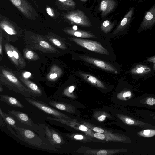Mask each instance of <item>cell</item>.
Listing matches in <instances>:
<instances>
[{
	"mask_svg": "<svg viewBox=\"0 0 155 155\" xmlns=\"http://www.w3.org/2000/svg\"><path fill=\"white\" fill-rule=\"evenodd\" d=\"M117 116L124 123L129 125L137 126L143 129L155 128V125L145 122L127 115L117 114Z\"/></svg>",
	"mask_w": 155,
	"mask_h": 155,
	"instance_id": "obj_8",
	"label": "cell"
},
{
	"mask_svg": "<svg viewBox=\"0 0 155 155\" xmlns=\"http://www.w3.org/2000/svg\"><path fill=\"white\" fill-rule=\"evenodd\" d=\"M137 135L140 137L149 138L155 136V128L143 129L137 133Z\"/></svg>",
	"mask_w": 155,
	"mask_h": 155,
	"instance_id": "obj_24",
	"label": "cell"
},
{
	"mask_svg": "<svg viewBox=\"0 0 155 155\" xmlns=\"http://www.w3.org/2000/svg\"><path fill=\"white\" fill-rule=\"evenodd\" d=\"M8 113L15 116L21 123L29 127L31 130L35 132L37 130L38 125L35 124L32 120L26 113L14 110L9 111Z\"/></svg>",
	"mask_w": 155,
	"mask_h": 155,
	"instance_id": "obj_9",
	"label": "cell"
},
{
	"mask_svg": "<svg viewBox=\"0 0 155 155\" xmlns=\"http://www.w3.org/2000/svg\"><path fill=\"white\" fill-rule=\"evenodd\" d=\"M46 11L48 14L51 16H53V14L52 13L51 9L48 7L46 8Z\"/></svg>",
	"mask_w": 155,
	"mask_h": 155,
	"instance_id": "obj_39",
	"label": "cell"
},
{
	"mask_svg": "<svg viewBox=\"0 0 155 155\" xmlns=\"http://www.w3.org/2000/svg\"><path fill=\"white\" fill-rule=\"evenodd\" d=\"M0 92L1 93H2L3 92L2 87L1 85H0Z\"/></svg>",
	"mask_w": 155,
	"mask_h": 155,
	"instance_id": "obj_43",
	"label": "cell"
},
{
	"mask_svg": "<svg viewBox=\"0 0 155 155\" xmlns=\"http://www.w3.org/2000/svg\"><path fill=\"white\" fill-rule=\"evenodd\" d=\"M133 105L155 110V95L142 96L133 99Z\"/></svg>",
	"mask_w": 155,
	"mask_h": 155,
	"instance_id": "obj_10",
	"label": "cell"
},
{
	"mask_svg": "<svg viewBox=\"0 0 155 155\" xmlns=\"http://www.w3.org/2000/svg\"><path fill=\"white\" fill-rule=\"evenodd\" d=\"M113 26V24L108 20H106L103 23L101 28L103 32L107 33L110 31Z\"/></svg>",
	"mask_w": 155,
	"mask_h": 155,
	"instance_id": "obj_30",
	"label": "cell"
},
{
	"mask_svg": "<svg viewBox=\"0 0 155 155\" xmlns=\"http://www.w3.org/2000/svg\"><path fill=\"white\" fill-rule=\"evenodd\" d=\"M64 31L70 35L77 37L86 38H96V37L95 35L84 31H77L70 29H66Z\"/></svg>",
	"mask_w": 155,
	"mask_h": 155,
	"instance_id": "obj_21",
	"label": "cell"
},
{
	"mask_svg": "<svg viewBox=\"0 0 155 155\" xmlns=\"http://www.w3.org/2000/svg\"><path fill=\"white\" fill-rule=\"evenodd\" d=\"M155 25V3L146 12L138 31L151 28Z\"/></svg>",
	"mask_w": 155,
	"mask_h": 155,
	"instance_id": "obj_7",
	"label": "cell"
},
{
	"mask_svg": "<svg viewBox=\"0 0 155 155\" xmlns=\"http://www.w3.org/2000/svg\"><path fill=\"white\" fill-rule=\"evenodd\" d=\"M145 0H134L135 1H136L138 2H142Z\"/></svg>",
	"mask_w": 155,
	"mask_h": 155,
	"instance_id": "obj_44",
	"label": "cell"
},
{
	"mask_svg": "<svg viewBox=\"0 0 155 155\" xmlns=\"http://www.w3.org/2000/svg\"><path fill=\"white\" fill-rule=\"evenodd\" d=\"M1 71L3 76L8 81V82H4L3 84L8 88L18 93L24 97L36 99L32 96L30 91L13 74L3 69H1Z\"/></svg>",
	"mask_w": 155,
	"mask_h": 155,
	"instance_id": "obj_3",
	"label": "cell"
},
{
	"mask_svg": "<svg viewBox=\"0 0 155 155\" xmlns=\"http://www.w3.org/2000/svg\"><path fill=\"white\" fill-rule=\"evenodd\" d=\"M5 48L6 53L12 62L16 65L18 66L19 64L15 58L12 50L10 47V45L6 43L5 45Z\"/></svg>",
	"mask_w": 155,
	"mask_h": 155,
	"instance_id": "obj_25",
	"label": "cell"
},
{
	"mask_svg": "<svg viewBox=\"0 0 155 155\" xmlns=\"http://www.w3.org/2000/svg\"><path fill=\"white\" fill-rule=\"evenodd\" d=\"M14 129L18 138L31 146L47 151L57 152L58 150L44 137L30 129L17 126Z\"/></svg>",
	"mask_w": 155,
	"mask_h": 155,
	"instance_id": "obj_1",
	"label": "cell"
},
{
	"mask_svg": "<svg viewBox=\"0 0 155 155\" xmlns=\"http://www.w3.org/2000/svg\"><path fill=\"white\" fill-rule=\"evenodd\" d=\"M71 39L78 45L88 50L102 54H109L106 49L97 41L76 38H72Z\"/></svg>",
	"mask_w": 155,
	"mask_h": 155,
	"instance_id": "obj_5",
	"label": "cell"
},
{
	"mask_svg": "<svg viewBox=\"0 0 155 155\" xmlns=\"http://www.w3.org/2000/svg\"><path fill=\"white\" fill-rule=\"evenodd\" d=\"M58 77V75L56 73H52L51 74L49 75V78L51 79H53L56 78Z\"/></svg>",
	"mask_w": 155,
	"mask_h": 155,
	"instance_id": "obj_38",
	"label": "cell"
},
{
	"mask_svg": "<svg viewBox=\"0 0 155 155\" xmlns=\"http://www.w3.org/2000/svg\"><path fill=\"white\" fill-rule=\"evenodd\" d=\"M66 18L71 22L77 25L85 26L91 25L89 19L82 11L77 10L67 14Z\"/></svg>",
	"mask_w": 155,
	"mask_h": 155,
	"instance_id": "obj_6",
	"label": "cell"
},
{
	"mask_svg": "<svg viewBox=\"0 0 155 155\" xmlns=\"http://www.w3.org/2000/svg\"><path fill=\"white\" fill-rule=\"evenodd\" d=\"M24 99L32 105L53 117L70 120H74L48 104L42 101L25 97H24Z\"/></svg>",
	"mask_w": 155,
	"mask_h": 155,
	"instance_id": "obj_4",
	"label": "cell"
},
{
	"mask_svg": "<svg viewBox=\"0 0 155 155\" xmlns=\"http://www.w3.org/2000/svg\"><path fill=\"white\" fill-rule=\"evenodd\" d=\"M1 26L3 29L8 34L11 35L16 34L15 31L9 26L4 24Z\"/></svg>",
	"mask_w": 155,
	"mask_h": 155,
	"instance_id": "obj_33",
	"label": "cell"
},
{
	"mask_svg": "<svg viewBox=\"0 0 155 155\" xmlns=\"http://www.w3.org/2000/svg\"><path fill=\"white\" fill-rule=\"evenodd\" d=\"M94 137L100 140L106 141H115L130 143V139L126 136L118 135L112 132L103 134L97 132L94 133Z\"/></svg>",
	"mask_w": 155,
	"mask_h": 155,
	"instance_id": "obj_11",
	"label": "cell"
},
{
	"mask_svg": "<svg viewBox=\"0 0 155 155\" xmlns=\"http://www.w3.org/2000/svg\"><path fill=\"white\" fill-rule=\"evenodd\" d=\"M24 53L25 57L28 60H35L39 58V57L37 54L30 50L27 49H25Z\"/></svg>",
	"mask_w": 155,
	"mask_h": 155,
	"instance_id": "obj_29",
	"label": "cell"
},
{
	"mask_svg": "<svg viewBox=\"0 0 155 155\" xmlns=\"http://www.w3.org/2000/svg\"><path fill=\"white\" fill-rule=\"evenodd\" d=\"M78 29L77 27L76 26H74L73 27V29L74 30H77Z\"/></svg>",
	"mask_w": 155,
	"mask_h": 155,
	"instance_id": "obj_42",
	"label": "cell"
},
{
	"mask_svg": "<svg viewBox=\"0 0 155 155\" xmlns=\"http://www.w3.org/2000/svg\"><path fill=\"white\" fill-rule=\"evenodd\" d=\"M116 2L115 0H102L101 2L100 9L102 12V15H106L115 7Z\"/></svg>",
	"mask_w": 155,
	"mask_h": 155,
	"instance_id": "obj_17",
	"label": "cell"
},
{
	"mask_svg": "<svg viewBox=\"0 0 155 155\" xmlns=\"http://www.w3.org/2000/svg\"><path fill=\"white\" fill-rule=\"evenodd\" d=\"M34 42L39 49L45 52H55L56 49L44 38L38 36L35 37Z\"/></svg>",
	"mask_w": 155,
	"mask_h": 155,
	"instance_id": "obj_15",
	"label": "cell"
},
{
	"mask_svg": "<svg viewBox=\"0 0 155 155\" xmlns=\"http://www.w3.org/2000/svg\"><path fill=\"white\" fill-rule=\"evenodd\" d=\"M2 36L1 33L0 34V54L1 55L2 54Z\"/></svg>",
	"mask_w": 155,
	"mask_h": 155,
	"instance_id": "obj_37",
	"label": "cell"
},
{
	"mask_svg": "<svg viewBox=\"0 0 155 155\" xmlns=\"http://www.w3.org/2000/svg\"><path fill=\"white\" fill-rule=\"evenodd\" d=\"M0 124L2 126H3L5 125V122L2 117V116L0 115Z\"/></svg>",
	"mask_w": 155,
	"mask_h": 155,
	"instance_id": "obj_41",
	"label": "cell"
},
{
	"mask_svg": "<svg viewBox=\"0 0 155 155\" xmlns=\"http://www.w3.org/2000/svg\"><path fill=\"white\" fill-rule=\"evenodd\" d=\"M65 135L68 137L73 140L81 141H86V140H87L88 139H89L91 137L89 136H86L82 134H65Z\"/></svg>",
	"mask_w": 155,
	"mask_h": 155,
	"instance_id": "obj_26",
	"label": "cell"
},
{
	"mask_svg": "<svg viewBox=\"0 0 155 155\" xmlns=\"http://www.w3.org/2000/svg\"><path fill=\"white\" fill-rule=\"evenodd\" d=\"M146 61L153 63V68L155 70V56L148 58Z\"/></svg>",
	"mask_w": 155,
	"mask_h": 155,
	"instance_id": "obj_35",
	"label": "cell"
},
{
	"mask_svg": "<svg viewBox=\"0 0 155 155\" xmlns=\"http://www.w3.org/2000/svg\"><path fill=\"white\" fill-rule=\"evenodd\" d=\"M96 112L98 114V116L97 115L94 116L96 117L97 120L100 122L104 121L107 117H109V116H110L106 112Z\"/></svg>",
	"mask_w": 155,
	"mask_h": 155,
	"instance_id": "obj_32",
	"label": "cell"
},
{
	"mask_svg": "<svg viewBox=\"0 0 155 155\" xmlns=\"http://www.w3.org/2000/svg\"><path fill=\"white\" fill-rule=\"evenodd\" d=\"M49 40L58 47L62 49L66 48L65 45L59 39L54 37H50L48 38Z\"/></svg>",
	"mask_w": 155,
	"mask_h": 155,
	"instance_id": "obj_31",
	"label": "cell"
},
{
	"mask_svg": "<svg viewBox=\"0 0 155 155\" xmlns=\"http://www.w3.org/2000/svg\"><path fill=\"white\" fill-rule=\"evenodd\" d=\"M9 45L13 51L14 55L15 58L17 61L20 66L21 67H24L25 65V61L20 52L12 45L10 44Z\"/></svg>",
	"mask_w": 155,
	"mask_h": 155,
	"instance_id": "obj_23",
	"label": "cell"
},
{
	"mask_svg": "<svg viewBox=\"0 0 155 155\" xmlns=\"http://www.w3.org/2000/svg\"><path fill=\"white\" fill-rule=\"evenodd\" d=\"M0 100L12 107L24 108V106L20 101L12 97L5 94H1Z\"/></svg>",
	"mask_w": 155,
	"mask_h": 155,
	"instance_id": "obj_19",
	"label": "cell"
},
{
	"mask_svg": "<svg viewBox=\"0 0 155 155\" xmlns=\"http://www.w3.org/2000/svg\"><path fill=\"white\" fill-rule=\"evenodd\" d=\"M134 7H131L122 20L120 24L114 32L116 33L123 29L131 22L134 14Z\"/></svg>",
	"mask_w": 155,
	"mask_h": 155,
	"instance_id": "obj_18",
	"label": "cell"
},
{
	"mask_svg": "<svg viewBox=\"0 0 155 155\" xmlns=\"http://www.w3.org/2000/svg\"><path fill=\"white\" fill-rule=\"evenodd\" d=\"M128 150L124 149H92L87 150L86 154L88 155H109L114 154L120 152H125Z\"/></svg>",
	"mask_w": 155,
	"mask_h": 155,
	"instance_id": "obj_16",
	"label": "cell"
},
{
	"mask_svg": "<svg viewBox=\"0 0 155 155\" xmlns=\"http://www.w3.org/2000/svg\"><path fill=\"white\" fill-rule=\"evenodd\" d=\"M13 4L16 6L19 7L21 4V0H10Z\"/></svg>",
	"mask_w": 155,
	"mask_h": 155,
	"instance_id": "obj_36",
	"label": "cell"
},
{
	"mask_svg": "<svg viewBox=\"0 0 155 155\" xmlns=\"http://www.w3.org/2000/svg\"><path fill=\"white\" fill-rule=\"evenodd\" d=\"M59 1L61 2H65V1H66L67 0H58Z\"/></svg>",
	"mask_w": 155,
	"mask_h": 155,
	"instance_id": "obj_45",
	"label": "cell"
},
{
	"mask_svg": "<svg viewBox=\"0 0 155 155\" xmlns=\"http://www.w3.org/2000/svg\"><path fill=\"white\" fill-rule=\"evenodd\" d=\"M31 74L29 72H26L23 74V76L25 78H27L30 77L31 76Z\"/></svg>",
	"mask_w": 155,
	"mask_h": 155,
	"instance_id": "obj_40",
	"label": "cell"
},
{
	"mask_svg": "<svg viewBox=\"0 0 155 155\" xmlns=\"http://www.w3.org/2000/svg\"><path fill=\"white\" fill-rule=\"evenodd\" d=\"M35 132L44 137L52 146L58 149H60L61 146L65 142L61 132L47 123L38 125Z\"/></svg>",
	"mask_w": 155,
	"mask_h": 155,
	"instance_id": "obj_2",
	"label": "cell"
},
{
	"mask_svg": "<svg viewBox=\"0 0 155 155\" xmlns=\"http://www.w3.org/2000/svg\"><path fill=\"white\" fill-rule=\"evenodd\" d=\"M133 95L129 91H124L117 94V97L120 100H127L131 98Z\"/></svg>",
	"mask_w": 155,
	"mask_h": 155,
	"instance_id": "obj_28",
	"label": "cell"
},
{
	"mask_svg": "<svg viewBox=\"0 0 155 155\" xmlns=\"http://www.w3.org/2000/svg\"><path fill=\"white\" fill-rule=\"evenodd\" d=\"M82 1H83V2H86L87 0H80Z\"/></svg>",
	"mask_w": 155,
	"mask_h": 155,
	"instance_id": "obj_46",
	"label": "cell"
},
{
	"mask_svg": "<svg viewBox=\"0 0 155 155\" xmlns=\"http://www.w3.org/2000/svg\"><path fill=\"white\" fill-rule=\"evenodd\" d=\"M82 122L83 124L87 126L93 131L95 132H96L105 134L111 132L110 131L106 130L101 128L94 126L89 123L87 122L84 121Z\"/></svg>",
	"mask_w": 155,
	"mask_h": 155,
	"instance_id": "obj_27",
	"label": "cell"
},
{
	"mask_svg": "<svg viewBox=\"0 0 155 155\" xmlns=\"http://www.w3.org/2000/svg\"><path fill=\"white\" fill-rule=\"evenodd\" d=\"M80 58L84 61L102 69L115 74L117 73V70L114 66L105 62L86 56H80Z\"/></svg>",
	"mask_w": 155,
	"mask_h": 155,
	"instance_id": "obj_12",
	"label": "cell"
},
{
	"mask_svg": "<svg viewBox=\"0 0 155 155\" xmlns=\"http://www.w3.org/2000/svg\"><path fill=\"white\" fill-rule=\"evenodd\" d=\"M48 104L58 110L71 113H75L74 107L67 102L58 101L50 98Z\"/></svg>",
	"mask_w": 155,
	"mask_h": 155,
	"instance_id": "obj_13",
	"label": "cell"
},
{
	"mask_svg": "<svg viewBox=\"0 0 155 155\" xmlns=\"http://www.w3.org/2000/svg\"><path fill=\"white\" fill-rule=\"evenodd\" d=\"M147 114V113H146ZM147 116H141L142 117H148V119H150L153 120H155V112H149L147 114H146Z\"/></svg>",
	"mask_w": 155,
	"mask_h": 155,
	"instance_id": "obj_34",
	"label": "cell"
},
{
	"mask_svg": "<svg viewBox=\"0 0 155 155\" xmlns=\"http://www.w3.org/2000/svg\"><path fill=\"white\" fill-rule=\"evenodd\" d=\"M78 74L84 80L91 84L100 88L106 89L104 83L95 77L81 72H79Z\"/></svg>",
	"mask_w": 155,
	"mask_h": 155,
	"instance_id": "obj_20",
	"label": "cell"
},
{
	"mask_svg": "<svg viewBox=\"0 0 155 155\" xmlns=\"http://www.w3.org/2000/svg\"><path fill=\"white\" fill-rule=\"evenodd\" d=\"M151 71V68L148 66L138 64L132 68L130 72L134 74L143 75L148 73Z\"/></svg>",
	"mask_w": 155,
	"mask_h": 155,
	"instance_id": "obj_22",
	"label": "cell"
},
{
	"mask_svg": "<svg viewBox=\"0 0 155 155\" xmlns=\"http://www.w3.org/2000/svg\"><path fill=\"white\" fill-rule=\"evenodd\" d=\"M0 115L3 118L6 125L8 129L14 135L18 137L14 129L15 127H17L15 119L9 114L3 112L1 107L0 108Z\"/></svg>",
	"mask_w": 155,
	"mask_h": 155,
	"instance_id": "obj_14",
	"label": "cell"
}]
</instances>
